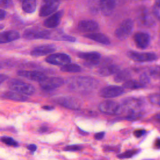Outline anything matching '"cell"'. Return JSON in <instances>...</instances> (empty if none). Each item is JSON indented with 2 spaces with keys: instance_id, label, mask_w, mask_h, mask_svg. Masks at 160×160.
<instances>
[{
  "instance_id": "cell-1",
  "label": "cell",
  "mask_w": 160,
  "mask_h": 160,
  "mask_svg": "<svg viewBox=\"0 0 160 160\" xmlns=\"http://www.w3.org/2000/svg\"><path fill=\"white\" fill-rule=\"evenodd\" d=\"M141 102L135 98H128L124 100L119 106L117 114L124 115L126 119L136 120L142 116Z\"/></svg>"
},
{
  "instance_id": "cell-2",
  "label": "cell",
  "mask_w": 160,
  "mask_h": 160,
  "mask_svg": "<svg viewBox=\"0 0 160 160\" xmlns=\"http://www.w3.org/2000/svg\"><path fill=\"white\" fill-rule=\"evenodd\" d=\"M94 81L89 77H78L74 78L71 82V87L76 91H87L93 88Z\"/></svg>"
},
{
  "instance_id": "cell-3",
  "label": "cell",
  "mask_w": 160,
  "mask_h": 160,
  "mask_svg": "<svg viewBox=\"0 0 160 160\" xmlns=\"http://www.w3.org/2000/svg\"><path fill=\"white\" fill-rule=\"evenodd\" d=\"M9 88L12 91L26 95H31L35 92V88L33 86L18 79H13L11 81L9 82Z\"/></svg>"
},
{
  "instance_id": "cell-4",
  "label": "cell",
  "mask_w": 160,
  "mask_h": 160,
  "mask_svg": "<svg viewBox=\"0 0 160 160\" xmlns=\"http://www.w3.org/2000/svg\"><path fill=\"white\" fill-rule=\"evenodd\" d=\"M133 26V21L131 19H128L124 20L116 29L114 32L115 36L120 40L126 39L132 32Z\"/></svg>"
},
{
  "instance_id": "cell-5",
  "label": "cell",
  "mask_w": 160,
  "mask_h": 160,
  "mask_svg": "<svg viewBox=\"0 0 160 160\" xmlns=\"http://www.w3.org/2000/svg\"><path fill=\"white\" fill-rule=\"evenodd\" d=\"M23 38L26 39H52V32L48 30H39L36 29H28L23 33Z\"/></svg>"
},
{
  "instance_id": "cell-6",
  "label": "cell",
  "mask_w": 160,
  "mask_h": 160,
  "mask_svg": "<svg viewBox=\"0 0 160 160\" xmlns=\"http://www.w3.org/2000/svg\"><path fill=\"white\" fill-rule=\"evenodd\" d=\"M64 84V79L59 77L45 78L39 81L40 87L45 91H52L56 89Z\"/></svg>"
},
{
  "instance_id": "cell-7",
  "label": "cell",
  "mask_w": 160,
  "mask_h": 160,
  "mask_svg": "<svg viewBox=\"0 0 160 160\" xmlns=\"http://www.w3.org/2000/svg\"><path fill=\"white\" fill-rule=\"evenodd\" d=\"M60 3V0H42L39 15L41 17L47 16L55 12Z\"/></svg>"
},
{
  "instance_id": "cell-8",
  "label": "cell",
  "mask_w": 160,
  "mask_h": 160,
  "mask_svg": "<svg viewBox=\"0 0 160 160\" xmlns=\"http://www.w3.org/2000/svg\"><path fill=\"white\" fill-rule=\"evenodd\" d=\"M46 61L49 64L57 66H63L71 62V58L65 53H55L48 56Z\"/></svg>"
},
{
  "instance_id": "cell-9",
  "label": "cell",
  "mask_w": 160,
  "mask_h": 160,
  "mask_svg": "<svg viewBox=\"0 0 160 160\" xmlns=\"http://www.w3.org/2000/svg\"><path fill=\"white\" fill-rule=\"evenodd\" d=\"M127 54L130 59L138 62L152 61L157 59L156 55L152 52H139L130 51Z\"/></svg>"
},
{
  "instance_id": "cell-10",
  "label": "cell",
  "mask_w": 160,
  "mask_h": 160,
  "mask_svg": "<svg viewBox=\"0 0 160 160\" xmlns=\"http://www.w3.org/2000/svg\"><path fill=\"white\" fill-rule=\"evenodd\" d=\"M124 93V89L117 86H108L100 91V96L104 98H112L118 97Z\"/></svg>"
},
{
  "instance_id": "cell-11",
  "label": "cell",
  "mask_w": 160,
  "mask_h": 160,
  "mask_svg": "<svg viewBox=\"0 0 160 160\" xmlns=\"http://www.w3.org/2000/svg\"><path fill=\"white\" fill-rule=\"evenodd\" d=\"M120 104L117 102L111 100H106L101 102L99 105V109L101 112L108 114H117Z\"/></svg>"
},
{
  "instance_id": "cell-12",
  "label": "cell",
  "mask_w": 160,
  "mask_h": 160,
  "mask_svg": "<svg viewBox=\"0 0 160 160\" xmlns=\"http://www.w3.org/2000/svg\"><path fill=\"white\" fill-rule=\"evenodd\" d=\"M78 56L85 60L88 66H95L98 64L101 58V54L98 52H79Z\"/></svg>"
},
{
  "instance_id": "cell-13",
  "label": "cell",
  "mask_w": 160,
  "mask_h": 160,
  "mask_svg": "<svg viewBox=\"0 0 160 160\" xmlns=\"http://www.w3.org/2000/svg\"><path fill=\"white\" fill-rule=\"evenodd\" d=\"M56 102L61 106L71 109H79L81 107L79 101L71 97H61L58 98Z\"/></svg>"
},
{
  "instance_id": "cell-14",
  "label": "cell",
  "mask_w": 160,
  "mask_h": 160,
  "mask_svg": "<svg viewBox=\"0 0 160 160\" xmlns=\"http://www.w3.org/2000/svg\"><path fill=\"white\" fill-rule=\"evenodd\" d=\"M18 74L19 76L27 78L31 81H41L47 76L42 72L38 71H24L21 70L18 71Z\"/></svg>"
},
{
  "instance_id": "cell-15",
  "label": "cell",
  "mask_w": 160,
  "mask_h": 160,
  "mask_svg": "<svg viewBox=\"0 0 160 160\" xmlns=\"http://www.w3.org/2000/svg\"><path fill=\"white\" fill-rule=\"evenodd\" d=\"M56 47L53 44H44L35 47L31 52L32 56L38 57L51 54L55 51Z\"/></svg>"
},
{
  "instance_id": "cell-16",
  "label": "cell",
  "mask_w": 160,
  "mask_h": 160,
  "mask_svg": "<svg viewBox=\"0 0 160 160\" xmlns=\"http://www.w3.org/2000/svg\"><path fill=\"white\" fill-rule=\"evenodd\" d=\"M134 40L138 48L140 49H146L149 44L150 36L148 33L139 32L134 34Z\"/></svg>"
},
{
  "instance_id": "cell-17",
  "label": "cell",
  "mask_w": 160,
  "mask_h": 160,
  "mask_svg": "<svg viewBox=\"0 0 160 160\" xmlns=\"http://www.w3.org/2000/svg\"><path fill=\"white\" fill-rule=\"evenodd\" d=\"M78 29L83 32H92L99 29L98 23L93 20H82L79 21Z\"/></svg>"
},
{
  "instance_id": "cell-18",
  "label": "cell",
  "mask_w": 160,
  "mask_h": 160,
  "mask_svg": "<svg viewBox=\"0 0 160 160\" xmlns=\"http://www.w3.org/2000/svg\"><path fill=\"white\" fill-rule=\"evenodd\" d=\"M99 9L104 16H109L116 6L115 0H99Z\"/></svg>"
},
{
  "instance_id": "cell-19",
  "label": "cell",
  "mask_w": 160,
  "mask_h": 160,
  "mask_svg": "<svg viewBox=\"0 0 160 160\" xmlns=\"http://www.w3.org/2000/svg\"><path fill=\"white\" fill-rule=\"evenodd\" d=\"M63 13L64 11L62 10L55 12L44 21V25L48 28H54L57 27L60 23Z\"/></svg>"
},
{
  "instance_id": "cell-20",
  "label": "cell",
  "mask_w": 160,
  "mask_h": 160,
  "mask_svg": "<svg viewBox=\"0 0 160 160\" xmlns=\"http://www.w3.org/2000/svg\"><path fill=\"white\" fill-rule=\"evenodd\" d=\"M20 34L16 31H8L0 32V44L7 43L18 39Z\"/></svg>"
},
{
  "instance_id": "cell-21",
  "label": "cell",
  "mask_w": 160,
  "mask_h": 160,
  "mask_svg": "<svg viewBox=\"0 0 160 160\" xmlns=\"http://www.w3.org/2000/svg\"><path fill=\"white\" fill-rule=\"evenodd\" d=\"M2 97L6 99H11L16 101H26L28 99V97L24 94L16 92V91H8L2 94Z\"/></svg>"
},
{
  "instance_id": "cell-22",
  "label": "cell",
  "mask_w": 160,
  "mask_h": 160,
  "mask_svg": "<svg viewBox=\"0 0 160 160\" xmlns=\"http://www.w3.org/2000/svg\"><path fill=\"white\" fill-rule=\"evenodd\" d=\"M84 36L87 38L92 39L96 42H98L103 44H109L110 43L109 39L104 34L99 32H93L85 34Z\"/></svg>"
},
{
  "instance_id": "cell-23",
  "label": "cell",
  "mask_w": 160,
  "mask_h": 160,
  "mask_svg": "<svg viewBox=\"0 0 160 160\" xmlns=\"http://www.w3.org/2000/svg\"><path fill=\"white\" fill-rule=\"evenodd\" d=\"M119 71V67L115 64H107L101 67L99 70V74L101 76H107L116 73Z\"/></svg>"
},
{
  "instance_id": "cell-24",
  "label": "cell",
  "mask_w": 160,
  "mask_h": 160,
  "mask_svg": "<svg viewBox=\"0 0 160 160\" xmlns=\"http://www.w3.org/2000/svg\"><path fill=\"white\" fill-rule=\"evenodd\" d=\"M22 8L27 13L34 12L36 8V0H23Z\"/></svg>"
},
{
  "instance_id": "cell-25",
  "label": "cell",
  "mask_w": 160,
  "mask_h": 160,
  "mask_svg": "<svg viewBox=\"0 0 160 160\" xmlns=\"http://www.w3.org/2000/svg\"><path fill=\"white\" fill-rule=\"evenodd\" d=\"M145 84H143L141 81H138L136 80H127L122 84V87L126 89H136L144 88Z\"/></svg>"
},
{
  "instance_id": "cell-26",
  "label": "cell",
  "mask_w": 160,
  "mask_h": 160,
  "mask_svg": "<svg viewBox=\"0 0 160 160\" xmlns=\"http://www.w3.org/2000/svg\"><path fill=\"white\" fill-rule=\"evenodd\" d=\"M131 72L128 69H124L122 71H119L116 72L114 76V81L117 82H121L122 81H126L131 78Z\"/></svg>"
},
{
  "instance_id": "cell-27",
  "label": "cell",
  "mask_w": 160,
  "mask_h": 160,
  "mask_svg": "<svg viewBox=\"0 0 160 160\" xmlns=\"http://www.w3.org/2000/svg\"><path fill=\"white\" fill-rule=\"evenodd\" d=\"M61 70L63 72H78L81 71V67L76 64H66L65 65L62 66L61 68Z\"/></svg>"
},
{
  "instance_id": "cell-28",
  "label": "cell",
  "mask_w": 160,
  "mask_h": 160,
  "mask_svg": "<svg viewBox=\"0 0 160 160\" xmlns=\"http://www.w3.org/2000/svg\"><path fill=\"white\" fill-rule=\"evenodd\" d=\"M141 23L145 26H151L154 24V21L153 18L148 13L145 12L141 16Z\"/></svg>"
},
{
  "instance_id": "cell-29",
  "label": "cell",
  "mask_w": 160,
  "mask_h": 160,
  "mask_svg": "<svg viewBox=\"0 0 160 160\" xmlns=\"http://www.w3.org/2000/svg\"><path fill=\"white\" fill-rule=\"evenodd\" d=\"M139 150L138 149H132V150H129L126 151L123 153H121L118 156V157L120 159H126L132 157L133 156L136 155L137 153H138Z\"/></svg>"
},
{
  "instance_id": "cell-30",
  "label": "cell",
  "mask_w": 160,
  "mask_h": 160,
  "mask_svg": "<svg viewBox=\"0 0 160 160\" xmlns=\"http://www.w3.org/2000/svg\"><path fill=\"white\" fill-rule=\"evenodd\" d=\"M0 140L3 143L8 145V146H18V142L15 141L13 138L7 136H2L0 138Z\"/></svg>"
},
{
  "instance_id": "cell-31",
  "label": "cell",
  "mask_w": 160,
  "mask_h": 160,
  "mask_svg": "<svg viewBox=\"0 0 160 160\" xmlns=\"http://www.w3.org/2000/svg\"><path fill=\"white\" fill-rule=\"evenodd\" d=\"M88 6L91 12H97L99 9V0H89Z\"/></svg>"
},
{
  "instance_id": "cell-32",
  "label": "cell",
  "mask_w": 160,
  "mask_h": 160,
  "mask_svg": "<svg viewBox=\"0 0 160 160\" xmlns=\"http://www.w3.org/2000/svg\"><path fill=\"white\" fill-rule=\"evenodd\" d=\"M149 101L154 104L160 106V94H152L149 96Z\"/></svg>"
},
{
  "instance_id": "cell-33",
  "label": "cell",
  "mask_w": 160,
  "mask_h": 160,
  "mask_svg": "<svg viewBox=\"0 0 160 160\" xmlns=\"http://www.w3.org/2000/svg\"><path fill=\"white\" fill-rule=\"evenodd\" d=\"M12 5V0H0V7L3 8H8Z\"/></svg>"
},
{
  "instance_id": "cell-34",
  "label": "cell",
  "mask_w": 160,
  "mask_h": 160,
  "mask_svg": "<svg viewBox=\"0 0 160 160\" xmlns=\"http://www.w3.org/2000/svg\"><path fill=\"white\" fill-rule=\"evenodd\" d=\"M82 149V147L78 145H70V146H67L64 148L65 151H79Z\"/></svg>"
},
{
  "instance_id": "cell-35",
  "label": "cell",
  "mask_w": 160,
  "mask_h": 160,
  "mask_svg": "<svg viewBox=\"0 0 160 160\" xmlns=\"http://www.w3.org/2000/svg\"><path fill=\"white\" fill-rule=\"evenodd\" d=\"M61 40L67 41H70V42H74V41H75L76 39H75L74 37H72V36H69V35L64 34V35L62 36Z\"/></svg>"
},
{
  "instance_id": "cell-36",
  "label": "cell",
  "mask_w": 160,
  "mask_h": 160,
  "mask_svg": "<svg viewBox=\"0 0 160 160\" xmlns=\"http://www.w3.org/2000/svg\"><path fill=\"white\" fill-rule=\"evenodd\" d=\"M146 132V131L144 129H137L134 132V134L136 137L139 138V137L143 136Z\"/></svg>"
},
{
  "instance_id": "cell-37",
  "label": "cell",
  "mask_w": 160,
  "mask_h": 160,
  "mask_svg": "<svg viewBox=\"0 0 160 160\" xmlns=\"http://www.w3.org/2000/svg\"><path fill=\"white\" fill-rule=\"evenodd\" d=\"M104 134H105L104 132H100L96 133L94 135V138L97 140H100L104 138Z\"/></svg>"
},
{
  "instance_id": "cell-38",
  "label": "cell",
  "mask_w": 160,
  "mask_h": 160,
  "mask_svg": "<svg viewBox=\"0 0 160 160\" xmlns=\"http://www.w3.org/2000/svg\"><path fill=\"white\" fill-rule=\"evenodd\" d=\"M27 148L31 151H36V150L37 149V146L36 144H29L28 146H27Z\"/></svg>"
},
{
  "instance_id": "cell-39",
  "label": "cell",
  "mask_w": 160,
  "mask_h": 160,
  "mask_svg": "<svg viewBox=\"0 0 160 160\" xmlns=\"http://www.w3.org/2000/svg\"><path fill=\"white\" fill-rule=\"evenodd\" d=\"M8 78V76L6 74H0V84L2 83L4 81H5Z\"/></svg>"
},
{
  "instance_id": "cell-40",
  "label": "cell",
  "mask_w": 160,
  "mask_h": 160,
  "mask_svg": "<svg viewBox=\"0 0 160 160\" xmlns=\"http://www.w3.org/2000/svg\"><path fill=\"white\" fill-rule=\"evenodd\" d=\"M5 17H6V12L4 10L0 9V20L3 19Z\"/></svg>"
},
{
  "instance_id": "cell-41",
  "label": "cell",
  "mask_w": 160,
  "mask_h": 160,
  "mask_svg": "<svg viewBox=\"0 0 160 160\" xmlns=\"http://www.w3.org/2000/svg\"><path fill=\"white\" fill-rule=\"evenodd\" d=\"M48 130V128L46 126H41V127L39 129V131L40 132H41V133L45 132H46Z\"/></svg>"
},
{
  "instance_id": "cell-42",
  "label": "cell",
  "mask_w": 160,
  "mask_h": 160,
  "mask_svg": "<svg viewBox=\"0 0 160 160\" xmlns=\"http://www.w3.org/2000/svg\"><path fill=\"white\" fill-rule=\"evenodd\" d=\"M42 108L46 109V110H52L54 109L53 106H44L42 107Z\"/></svg>"
},
{
  "instance_id": "cell-43",
  "label": "cell",
  "mask_w": 160,
  "mask_h": 160,
  "mask_svg": "<svg viewBox=\"0 0 160 160\" xmlns=\"http://www.w3.org/2000/svg\"><path fill=\"white\" fill-rule=\"evenodd\" d=\"M155 146L158 148H160V139H157L155 141Z\"/></svg>"
},
{
  "instance_id": "cell-44",
  "label": "cell",
  "mask_w": 160,
  "mask_h": 160,
  "mask_svg": "<svg viewBox=\"0 0 160 160\" xmlns=\"http://www.w3.org/2000/svg\"><path fill=\"white\" fill-rule=\"evenodd\" d=\"M156 6L158 8H160V0H158L156 2Z\"/></svg>"
},
{
  "instance_id": "cell-45",
  "label": "cell",
  "mask_w": 160,
  "mask_h": 160,
  "mask_svg": "<svg viewBox=\"0 0 160 160\" xmlns=\"http://www.w3.org/2000/svg\"><path fill=\"white\" fill-rule=\"evenodd\" d=\"M156 118H157L158 121H160V113H159V114H157V116H156Z\"/></svg>"
},
{
  "instance_id": "cell-46",
  "label": "cell",
  "mask_w": 160,
  "mask_h": 160,
  "mask_svg": "<svg viewBox=\"0 0 160 160\" xmlns=\"http://www.w3.org/2000/svg\"><path fill=\"white\" fill-rule=\"evenodd\" d=\"M21 1H23V0H21Z\"/></svg>"
}]
</instances>
